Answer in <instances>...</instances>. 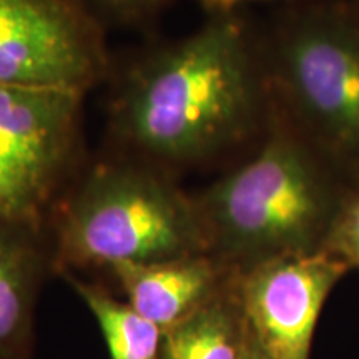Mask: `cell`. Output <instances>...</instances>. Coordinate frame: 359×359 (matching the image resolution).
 Instances as JSON below:
<instances>
[{
	"instance_id": "cell-1",
	"label": "cell",
	"mask_w": 359,
	"mask_h": 359,
	"mask_svg": "<svg viewBox=\"0 0 359 359\" xmlns=\"http://www.w3.org/2000/svg\"><path fill=\"white\" fill-rule=\"evenodd\" d=\"M271 116L259 27L236 11L210 13L135 62L111 102L110 130L130 156L170 172L251 154Z\"/></svg>"
},
{
	"instance_id": "cell-2",
	"label": "cell",
	"mask_w": 359,
	"mask_h": 359,
	"mask_svg": "<svg viewBox=\"0 0 359 359\" xmlns=\"http://www.w3.org/2000/svg\"><path fill=\"white\" fill-rule=\"evenodd\" d=\"M348 187L273 115L262 143L195 195L208 253L240 273L269 259L325 250Z\"/></svg>"
},
{
	"instance_id": "cell-3",
	"label": "cell",
	"mask_w": 359,
	"mask_h": 359,
	"mask_svg": "<svg viewBox=\"0 0 359 359\" xmlns=\"http://www.w3.org/2000/svg\"><path fill=\"white\" fill-rule=\"evenodd\" d=\"M273 115L359 178V4L293 0L259 27Z\"/></svg>"
},
{
	"instance_id": "cell-4",
	"label": "cell",
	"mask_w": 359,
	"mask_h": 359,
	"mask_svg": "<svg viewBox=\"0 0 359 359\" xmlns=\"http://www.w3.org/2000/svg\"><path fill=\"white\" fill-rule=\"evenodd\" d=\"M50 246L57 275L208 253L195 195L130 155L97 163L58 201Z\"/></svg>"
},
{
	"instance_id": "cell-5",
	"label": "cell",
	"mask_w": 359,
	"mask_h": 359,
	"mask_svg": "<svg viewBox=\"0 0 359 359\" xmlns=\"http://www.w3.org/2000/svg\"><path fill=\"white\" fill-rule=\"evenodd\" d=\"M82 98L0 85V213L43 224L74 158Z\"/></svg>"
},
{
	"instance_id": "cell-6",
	"label": "cell",
	"mask_w": 359,
	"mask_h": 359,
	"mask_svg": "<svg viewBox=\"0 0 359 359\" xmlns=\"http://www.w3.org/2000/svg\"><path fill=\"white\" fill-rule=\"evenodd\" d=\"M107 70L102 24L74 0H0V85L82 92Z\"/></svg>"
},
{
	"instance_id": "cell-7",
	"label": "cell",
	"mask_w": 359,
	"mask_h": 359,
	"mask_svg": "<svg viewBox=\"0 0 359 359\" xmlns=\"http://www.w3.org/2000/svg\"><path fill=\"white\" fill-rule=\"evenodd\" d=\"M349 271L343 259L320 250L236 273L250 336L268 359H309L323 306Z\"/></svg>"
},
{
	"instance_id": "cell-8",
	"label": "cell",
	"mask_w": 359,
	"mask_h": 359,
	"mask_svg": "<svg viewBox=\"0 0 359 359\" xmlns=\"http://www.w3.org/2000/svg\"><path fill=\"white\" fill-rule=\"evenodd\" d=\"M53 269L42 223L0 213V359H30L39 291Z\"/></svg>"
},
{
	"instance_id": "cell-9",
	"label": "cell",
	"mask_w": 359,
	"mask_h": 359,
	"mask_svg": "<svg viewBox=\"0 0 359 359\" xmlns=\"http://www.w3.org/2000/svg\"><path fill=\"white\" fill-rule=\"evenodd\" d=\"M127 303L161 331L178 325L212 299L235 271L210 253L109 269Z\"/></svg>"
},
{
	"instance_id": "cell-10",
	"label": "cell",
	"mask_w": 359,
	"mask_h": 359,
	"mask_svg": "<svg viewBox=\"0 0 359 359\" xmlns=\"http://www.w3.org/2000/svg\"><path fill=\"white\" fill-rule=\"evenodd\" d=\"M248 336L235 273L203 306L163 331L161 359H243Z\"/></svg>"
},
{
	"instance_id": "cell-11",
	"label": "cell",
	"mask_w": 359,
	"mask_h": 359,
	"mask_svg": "<svg viewBox=\"0 0 359 359\" xmlns=\"http://www.w3.org/2000/svg\"><path fill=\"white\" fill-rule=\"evenodd\" d=\"M60 276L77 291L95 316L111 359H161L163 331L155 323L102 286L80 280L75 273H62Z\"/></svg>"
},
{
	"instance_id": "cell-12",
	"label": "cell",
	"mask_w": 359,
	"mask_h": 359,
	"mask_svg": "<svg viewBox=\"0 0 359 359\" xmlns=\"http://www.w3.org/2000/svg\"><path fill=\"white\" fill-rule=\"evenodd\" d=\"M325 250L359 273V178L349 183L344 193Z\"/></svg>"
},
{
	"instance_id": "cell-13",
	"label": "cell",
	"mask_w": 359,
	"mask_h": 359,
	"mask_svg": "<svg viewBox=\"0 0 359 359\" xmlns=\"http://www.w3.org/2000/svg\"><path fill=\"white\" fill-rule=\"evenodd\" d=\"M82 6L90 15L103 22L118 24H138L177 2V0H74Z\"/></svg>"
},
{
	"instance_id": "cell-14",
	"label": "cell",
	"mask_w": 359,
	"mask_h": 359,
	"mask_svg": "<svg viewBox=\"0 0 359 359\" xmlns=\"http://www.w3.org/2000/svg\"><path fill=\"white\" fill-rule=\"evenodd\" d=\"M253 2H273V0H198V4L205 8L206 13H224L241 11L246 4ZM275 2H293V0H275Z\"/></svg>"
},
{
	"instance_id": "cell-15",
	"label": "cell",
	"mask_w": 359,
	"mask_h": 359,
	"mask_svg": "<svg viewBox=\"0 0 359 359\" xmlns=\"http://www.w3.org/2000/svg\"><path fill=\"white\" fill-rule=\"evenodd\" d=\"M248 333H250V331H248ZM243 359H268V358H266V354H264L262 349L258 348V344L255 343L253 338L248 336V343H246Z\"/></svg>"
},
{
	"instance_id": "cell-16",
	"label": "cell",
	"mask_w": 359,
	"mask_h": 359,
	"mask_svg": "<svg viewBox=\"0 0 359 359\" xmlns=\"http://www.w3.org/2000/svg\"><path fill=\"white\" fill-rule=\"evenodd\" d=\"M354 2H358V4H359V0H354Z\"/></svg>"
}]
</instances>
